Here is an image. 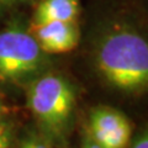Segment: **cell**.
<instances>
[{
  "label": "cell",
  "instance_id": "11",
  "mask_svg": "<svg viewBox=\"0 0 148 148\" xmlns=\"http://www.w3.org/2000/svg\"><path fill=\"white\" fill-rule=\"evenodd\" d=\"M17 1V0H0V5H8V4H12Z\"/></svg>",
  "mask_w": 148,
  "mask_h": 148
},
{
  "label": "cell",
  "instance_id": "4",
  "mask_svg": "<svg viewBox=\"0 0 148 148\" xmlns=\"http://www.w3.org/2000/svg\"><path fill=\"white\" fill-rule=\"evenodd\" d=\"M88 133L100 148H126L131 141L132 126L121 111L99 106L90 112Z\"/></svg>",
  "mask_w": 148,
  "mask_h": 148
},
{
  "label": "cell",
  "instance_id": "1",
  "mask_svg": "<svg viewBox=\"0 0 148 148\" xmlns=\"http://www.w3.org/2000/svg\"><path fill=\"white\" fill-rule=\"evenodd\" d=\"M95 63L115 89L130 94L148 89V41L135 30L122 27L106 34L96 48Z\"/></svg>",
  "mask_w": 148,
  "mask_h": 148
},
{
  "label": "cell",
  "instance_id": "5",
  "mask_svg": "<svg viewBox=\"0 0 148 148\" xmlns=\"http://www.w3.org/2000/svg\"><path fill=\"white\" fill-rule=\"evenodd\" d=\"M34 37L46 54H61L78 46L79 30L75 22L49 21L34 25Z\"/></svg>",
  "mask_w": 148,
  "mask_h": 148
},
{
  "label": "cell",
  "instance_id": "7",
  "mask_svg": "<svg viewBox=\"0 0 148 148\" xmlns=\"http://www.w3.org/2000/svg\"><path fill=\"white\" fill-rule=\"evenodd\" d=\"M11 127L6 122L0 121V148H10Z\"/></svg>",
  "mask_w": 148,
  "mask_h": 148
},
{
  "label": "cell",
  "instance_id": "12",
  "mask_svg": "<svg viewBox=\"0 0 148 148\" xmlns=\"http://www.w3.org/2000/svg\"><path fill=\"white\" fill-rule=\"evenodd\" d=\"M1 114H3V103L0 100V117H1Z\"/></svg>",
  "mask_w": 148,
  "mask_h": 148
},
{
  "label": "cell",
  "instance_id": "2",
  "mask_svg": "<svg viewBox=\"0 0 148 148\" xmlns=\"http://www.w3.org/2000/svg\"><path fill=\"white\" fill-rule=\"evenodd\" d=\"M27 105L43 131L59 140L67 133L75 106V91L66 78L40 75L27 90Z\"/></svg>",
  "mask_w": 148,
  "mask_h": 148
},
{
  "label": "cell",
  "instance_id": "10",
  "mask_svg": "<svg viewBox=\"0 0 148 148\" xmlns=\"http://www.w3.org/2000/svg\"><path fill=\"white\" fill-rule=\"evenodd\" d=\"M82 148H100V147H99L98 143H96V142L90 137L89 133H88V135H85V137L83 138Z\"/></svg>",
  "mask_w": 148,
  "mask_h": 148
},
{
  "label": "cell",
  "instance_id": "9",
  "mask_svg": "<svg viewBox=\"0 0 148 148\" xmlns=\"http://www.w3.org/2000/svg\"><path fill=\"white\" fill-rule=\"evenodd\" d=\"M131 148H148V131L143 132L142 135L133 142Z\"/></svg>",
  "mask_w": 148,
  "mask_h": 148
},
{
  "label": "cell",
  "instance_id": "6",
  "mask_svg": "<svg viewBox=\"0 0 148 148\" xmlns=\"http://www.w3.org/2000/svg\"><path fill=\"white\" fill-rule=\"evenodd\" d=\"M79 14L78 0H43L36 9L35 25L49 21L75 22Z\"/></svg>",
  "mask_w": 148,
  "mask_h": 148
},
{
  "label": "cell",
  "instance_id": "3",
  "mask_svg": "<svg viewBox=\"0 0 148 148\" xmlns=\"http://www.w3.org/2000/svg\"><path fill=\"white\" fill-rule=\"evenodd\" d=\"M47 67V56L34 35L11 26L0 32V83L32 82Z\"/></svg>",
  "mask_w": 148,
  "mask_h": 148
},
{
  "label": "cell",
  "instance_id": "8",
  "mask_svg": "<svg viewBox=\"0 0 148 148\" xmlns=\"http://www.w3.org/2000/svg\"><path fill=\"white\" fill-rule=\"evenodd\" d=\"M20 148H51V147L47 142H45L42 140V138L36 137V136H31L22 142Z\"/></svg>",
  "mask_w": 148,
  "mask_h": 148
}]
</instances>
